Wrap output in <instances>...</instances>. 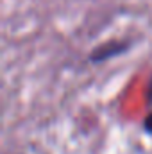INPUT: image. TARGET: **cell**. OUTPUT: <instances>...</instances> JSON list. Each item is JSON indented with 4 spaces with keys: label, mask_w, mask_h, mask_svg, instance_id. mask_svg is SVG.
<instances>
[{
    "label": "cell",
    "mask_w": 152,
    "mask_h": 154,
    "mask_svg": "<svg viewBox=\"0 0 152 154\" xmlns=\"http://www.w3.org/2000/svg\"><path fill=\"white\" fill-rule=\"evenodd\" d=\"M122 50H125V43H118V41H111V43H106V45H100V47H97L95 48V52L91 54V59L93 61H102V59H106V57H109V56H113L116 52H122Z\"/></svg>",
    "instance_id": "obj_1"
},
{
    "label": "cell",
    "mask_w": 152,
    "mask_h": 154,
    "mask_svg": "<svg viewBox=\"0 0 152 154\" xmlns=\"http://www.w3.org/2000/svg\"><path fill=\"white\" fill-rule=\"evenodd\" d=\"M145 127H147V131H152V115L149 116V120L145 122Z\"/></svg>",
    "instance_id": "obj_2"
},
{
    "label": "cell",
    "mask_w": 152,
    "mask_h": 154,
    "mask_svg": "<svg viewBox=\"0 0 152 154\" xmlns=\"http://www.w3.org/2000/svg\"><path fill=\"white\" fill-rule=\"evenodd\" d=\"M149 97H150V100H152V82H150V90H149Z\"/></svg>",
    "instance_id": "obj_3"
}]
</instances>
